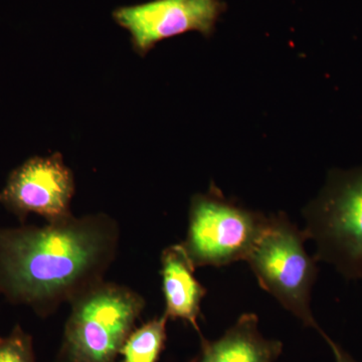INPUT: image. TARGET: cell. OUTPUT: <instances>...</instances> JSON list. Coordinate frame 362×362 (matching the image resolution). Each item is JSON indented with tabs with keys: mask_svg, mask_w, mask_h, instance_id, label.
<instances>
[{
	"mask_svg": "<svg viewBox=\"0 0 362 362\" xmlns=\"http://www.w3.org/2000/svg\"><path fill=\"white\" fill-rule=\"evenodd\" d=\"M75 194L73 173L59 152L35 156L11 171L0 190V204L21 223L35 214L47 223H61L74 216L71 202Z\"/></svg>",
	"mask_w": 362,
	"mask_h": 362,
	"instance_id": "8992f818",
	"label": "cell"
},
{
	"mask_svg": "<svg viewBox=\"0 0 362 362\" xmlns=\"http://www.w3.org/2000/svg\"><path fill=\"white\" fill-rule=\"evenodd\" d=\"M283 343L267 339L259 330V317L244 313L218 339L201 337V351L190 362H275Z\"/></svg>",
	"mask_w": 362,
	"mask_h": 362,
	"instance_id": "9c48e42d",
	"label": "cell"
},
{
	"mask_svg": "<svg viewBox=\"0 0 362 362\" xmlns=\"http://www.w3.org/2000/svg\"><path fill=\"white\" fill-rule=\"evenodd\" d=\"M168 322L163 314L134 328L121 347L118 362H159L168 340Z\"/></svg>",
	"mask_w": 362,
	"mask_h": 362,
	"instance_id": "30bf717a",
	"label": "cell"
},
{
	"mask_svg": "<svg viewBox=\"0 0 362 362\" xmlns=\"http://www.w3.org/2000/svg\"><path fill=\"white\" fill-rule=\"evenodd\" d=\"M304 218L316 261L330 264L347 280L362 278V168L331 170Z\"/></svg>",
	"mask_w": 362,
	"mask_h": 362,
	"instance_id": "277c9868",
	"label": "cell"
},
{
	"mask_svg": "<svg viewBox=\"0 0 362 362\" xmlns=\"http://www.w3.org/2000/svg\"><path fill=\"white\" fill-rule=\"evenodd\" d=\"M308 240L284 214L268 216L265 228L246 259L258 283L307 327H319L311 310L318 268L304 243Z\"/></svg>",
	"mask_w": 362,
	"mask_h": 362,
	"instance_id": "3957f363",
	"label": "cell"
},
{
	"mask_svg": "<svg viewBox=\"0 0 362 362\" xmlns=\"http://www.w3.org/2000/svg\"><path fill=\"white\" fill-rule=\"evenodd\" d=\"M70 304L54 362H118L121 347L146 305L130 288L105 281Z\"/></svg>",
	"mask_w": 362,
	"mask_h": 362,
	"instance_id": "7a4b0ae2",
	"label": "cell"
},
{
	"mask_svg": "<svg viewBox=\"0 0 362 362\" xmlns=\"http://www.w3.org/2000/svg\"><path fill=\"white\" fill-rule=\"evenodd\" d=\"M162 291L168 320L190 324L201 337L199 318L202 300L207 290L194 276V266L181 244L163 250L160 258Z\"/></svg>",
	"mask_w": 362,
	"mask_h": 362,
	"instance_id": "ba28073f",
	"label": "cell"
},
{
	"mask_svg": "<svg viewBox=\"0 0 362 362\" xmlns=\"http://www.w3.org/2000/svg\"><path fill=\"white\" fill-rule=\"evenodd\" d=\"M120 228L106 214L0 228V295L47 317L104 281Z\"/></svg>",
	"mask_w": 362,
	"mask_h": 362,
	"instance_id": "6da1fadb",
	"label": "cell"
},
{
	"mask_svg": "<svg viewBox=\"0 0 362 362\" xmlns=\"http://www.w3.org/2000/svg\"><path fill=\"white\" fill-rule=\"evenodd\" d=\"M267 220L265 214L226 199L211 185L206 194L192 197L187 238L181 246L195 269L246 261Z\"/></svg>",
	"mask_w": 362,
	"mask_h": 362,
	"instance_id": "5b68a950",
	"label": "cell"
},
{
	"mask_svg": "<svg viewBox=\"0 0 362 362\" xmlns=\"http://www.w3.org/2000/svg\"><path fill=\"white\" fill-rule=\"evenodd\" d=\"M225 11L221 0H151L118 7L112 16L129 32L133 49L145 57L159 42L176 35L197 32L211 37Z\"/></svg>",
	"mask_w": 362,
	"mask_h": 362,
	"instance_id": "52a82bcc",
	"label": "cell"
},
{
	"mask_svg": "<svg viewBox=\"0 0 362 362\" xmlns=\"http://www.w3.org/2000/svg\"><path fill=\"white\" fill-rule=\"evenodd\" d=\"M320 334L322 335V337L325 339V341L328 343L331 350H332L335 357V362H357L354 357L350 356L349 352L345 351V350L342 349L341 345L333 341L324 331H322Z\"/></svg>",
	"mask_w": 362,
	"mask_h": 362,
	"instance_id": "7c38bea8",
	"label": "cell"
},
{
	"mask_svg": "<svg viewBox=\"0 0 362 362\" xmlns=\"http://www.w3.org/2000/svg\"><path fill=\"white\" fill-rule=\"evenodd\" d=\"M0 362H37L33 337L21 325L0 337Z\"/></svg>",
	"mask_w": 362,
	"mask_h": 362,
	"instance_id": "8fae6325",
	"label": "cell"
}]
</instances>
